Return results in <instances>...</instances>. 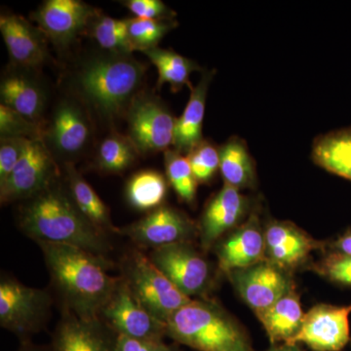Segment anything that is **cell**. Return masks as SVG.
<instances>
[{
	"instance_id": "1",
	"label": "cell",
	"mask_w": 351,
	"mask_h": 351,
	"mask_svg": "<svg viewBox=\"0 0 351 351\" xmlns=\"http://www.w3.org/2000/svg\"><path fill=\"white\" fill-rule=\"evenodd\" d=\"M36 243L43 251L64 311L82 319L99 318L119 280V277L108 274L110 261L71 245Z\"/></svg>"
},
{
	"instance_id": "2",
	"label": "cell",
	"mask_w": 351,
	"mask_h": 351,
	"mask_svg": "<svg viewBox=\"0 0 351 351\" xmlns=\"http://www.w3.org/2000/svg\"><path fill=\"white\" fill-rule=\"evenodd\" d=\"M21 230L36 242L66 244L106 257L108 237L76 206L68 184L58 179L25 200L18 215Z\"/></svg>"
},
{
	"instance_id": "3",
	"label": "cell",
	"mask_w": 351,
	"mask_h": 351,
	"mask_svg": "<svg viewBox=\"0 0 351 351\" xmlns=\"http://www.w3.org/2000/svg\"><path fill=\"white\" fill-rule=\"evenodd\" d=\"M145 75L129 54L110 53L89 60L77 75L83 99L101 117L112 119L130 106Z\"/></svg>"
},
{
	"instance_id": "4",
	"label": "cell",
	"mask_w": 351,
	"mask_h": 351,
	"mask_svg": "<svg viewBox=\"0 0 351 351\" xmlns=\"http://www.w3.org/2000/svg\"><path fill=\"white\" fill-rule=\"evenodd\" d=\"M167 336L198 351H253L242 328L218 304L191 300L167 320Z\"/></svg>"
},
{
	"instance_id": "5",
	"label": "cell",
	"mask_w": 351,
	"mask_h": 351,
	"mask_svg": "<svg viewBox=\"0 0 351 351\" xmlns=\"http://www.w3.org/2000/svg\"><path fill=\"white\" fill-rule=\"evenodd\" d=\"M120 272L138 301L163 322H167L178 309L193 300L157 269L149 255L138 249L124 255L120 262Z\"/></svg>"
},
{
	"instance_id": "6",
	"label": "cell",
	"mask_w": 351,
	"mask_h": 351,
	"mask_svg": "<svg viewBox=\"0 0 351 351\" xmlns=\"http://www.w3.org/2000/svg\"><path fill=\"white\" fill-rule=\"evenodd\" d=\"M52 304L47 291L29 287L13 277H1L0 325L23 341L43 329Z\"/></svg>"
},
{
	"instance_id": "7",
	"label": "cell",
	"mask_w": 351,
	"mask_h": 351,
	"mask_svg": "<svg viewBox=\"0 0 351 351\" xmlns=\"http://www.w3.org/2000/svg\"><path fill=\"white\" fill-rule=\"evenodd\" d=\"M99 319L115 334L130 338L163 341L167 336L166 323L138 301L121 276L101 309Z\"/></svg>"
},
{
	"instance_id": "8",
	"label": "cell",
	"mask_w": 351,
	"mask_h": 351,
	"mask_svg": "<svg viewBox=\"0 0 351 351\" xmlns=\"http://www.w3.org/2000/svg\"><path fill=\"white\" fill-rule=\"evenodd\" d=\"M149 258L157 269L188 297L206 294L211 285V269L191 242H180L152 250Z\"/></svg>"
},
{
	"instance_id": "9",
	"label": "cell",
	"mask_w": 351,
	"mask_h": 351,
	"mask_svg": "<svg viewBox=\"0 0 351 351\" xmlns=\"http://www.w3.org/2000/svg\"><path fill=\"white\" fill-rule=\"evenodd\" d=\"M176 119L156 97L136 96L128 108V134L142 154L166 152L174 141Z\"/></svg>"
},
{
	"instance_id": "10",
	"label": "cell",
	"mask_w": 351,
	"mask_h": 351,
	"mask_svg": "<svg viewBox=\"0 0 351 351\" xmlns=\"http://www.w3.org/2000/svg\"><path fill=\"white\" fill-rule=\"evenodd\" d=\"M60 179L52 154L41 138L29 140L24 156L3 184H0L2 204L25 201Z\"/></svg>"
},
{
	"instance_id": "11",
	"label": "cell",
	"mask_w": 351,
	"mask_h": 351,
	"mask_svg": "<svg viewBox=\"0 0 351 351\" xmlns=\"http://www.w3.org/2000/svg\"><path fill=\"white\" fill-rule=\"evenodd\" d=\"M117 234L129 237L142 248H159L166 245L191 242L198 226L184 212L162 205L131 225L117 228Z\"/></svg>"
},
{
	"instance_id": "12",
	"label": "cell",
	"mask_w": 351,
	"mask_h": 351,
	"mask_svg": "<svg viewBox=\"0 0 351 351\" xmlns=\"http://www.w3.org/2000/svg\"><path fill=\"white\" fill-rule=\"evenodd\" d=\"M244 302L255 311H262L295 290L288 271L269 261L228 274Z\"/></svg>"
},
{
	"instance_id": "13",
	"label": "cell",
	"mask_w": 351,
	"mask_h": 351,
	"mask_svg": "<svg viewBox=\"0 0 351 351\" xmlns=\"http://www.w3.org/2000/svg\"><path fill=\"white\" fill-rule=\"evenodd\" d=\"M351 304H318L304 314L301 331L286 345L302 343L315 351H339L350 339Z\"/></svg>"
},
{
	"instance_id": "14",
	"label": "cell",
	"mask_w": 351,
	"mask_h": 351,
	"mask_svg": "<svg viewBox=\"0 0 351 351\" xmlns=\"http://www.w3.org/2000/svg\"><path fill=\"white\" fill-rule=\"evenodd\" d=\"M250 201L239 189L223 184L209 201L203 211L198 233L201 246L209 250L225 233L233 230L246 216Z\"/></svg>"
},
{
	"instance_id": "15",
	"label": "cell",
	"mask_w": 351,
	"mask_h": 351,
	"mask_svg": "<svg viewBox=\"0 0 351 351\" xmlns=\"http://www.w3.org/2000/svg\"><path fill=\"white\" fill-rule=\"evenodd\" d=\"M216 254L219 269L226 274L265 260V230L257 211H252L246 221L219 242Z\"/></svg>"
},
{
	"instance_id": "16",
	"label": "cell",
	"mask_w": 351,
	"mask_h": 351,
	"mask_svg": "<svg viewBox=\"0 0 351 351\" xmlns=\"http://www.w3.org/2000/svg\"><path fill=\"white\" fill-rule=\"evenodd\" d=\"M265 260L286 271L297 269L306 262L311 252L325 248L290 221H271L265 230Z\"/></svg>"
},
{
	"instance_id": "17",
	"label": "cell",
	"mask_w": 351,
	"mask_h": 351,
	"mask_svg": "<svg viewBox=\"0 0 351 351\" xmlns=\"http://www.w3.org/2000/svg\"><path fill=\"white\" fill-rule=\"evenodd\" d=\"M117 335L99 318L82 319L63 311L50 351H115Z\"/></svg>"
},
{
	"instance_id": "18",
	"label": "cell",
	"mask_w": 351,
	"mask_h": 351,
	"mask_svg": "<svg viewBox=\"0 0 351 351\" xmlns=\"http://www.w3.org/2000/svg\"><path fill=\"white\" fill-rule=\"evenodd\" d=\"M94 9L80 0H48L34 14L39 29L54 43L66 45L93 17Z\"/></svg>"
},
{
	"instance_id": "19",
	"label": "cell",
	"mask_w": 351,
	"mask_h": 351,
	"mask_svg": "<svg viewBox=\"0 0 351 351\" xmlns=\"http://www.w3.org/2000/svg\"><path fill=\"white\" fill-rule=\"evenodd\" d=\"M0 31L11 59L23 66H36L47 57L45 34L18 15H2Z\"/></svg>"
},
{
	"instance_id": "20",
	"label": "cell",
	"mask_w": 351,
	"mask_h": 351,
	"mask_svg": "<svg viewBox=\"0 0 351 351\" xmlns=\"http://www.w3.org/2000/svg\"><path fill=\"white\" fill-rule=\"evenodd\" d=\"M90 132L89 122L82 108L71 101H64L55 110L47 138L55 151L71 157L85 149Z\"/></svg>"
},
{
	"instance_id": "21",
	"label": "cell",
	"mask_w": 351,
	"mask_h": 351,
	"mask_svg": "<svg viewBox=\"0 0 351 351\" xmlns=\"http://www.w3.org/2000/svg\"><path fill=\"white\" fill-rule=\"evenodd\" d=\"M215 71H206L201 76L199 82L191 90L188 105L179 119H176L174 141L175 151L189 154L203 141V120L208 89L213 80Z\"/></svg>"
},
{
	"instance_id": "22",
	"label": "cell",
	"mask_w": 351,
	"mask_h": 351,
	"mask_svg": "<svg viewBox=\"0 0 351 351\" xmlns=\"http://www.w3.org/2000/svg\"><path fill=\"white\" fill-rule=\"evenodd\" d=\"M304 314L300 297L294 290L256 315L272 343H289L301 331Z\"/></svg>"
},
{
	"instance_id": "23",
	"label": "cell",
	"mask_w": 351,
	"mask_h": 351,
	"mask_svg": "<svg viewBox=\"0 0 351 351\" xmlns=\"http://www.w3.org/2000/svg\"><path fill=\"white\" fill-rule=\"evenodd\" d=\"M64 171L69 193L73 196L76 206L86 217L88 221L105 237H108L110 233H117V228L112 225L107 205L75 169V165L71 162H66Z\"/></svg>"
},
{
	"instance_id": "24",
	"label": "cell",
	"mask_w": 351,
	"mask_h": 351,
	"mask_svg": "<svg viewBox=\"0 0 351 351\" xmlns=\"http://www.w3.org/2000/svg\"><path fill=\"white\" fill-rule=\"evenodd\" d=\"M311 157L316 165L351 181V127L316 138Z\"/></svg>"
},
{
	"instance_id": "25",
	"label": "cell",
	"mask_w": 351,
	"mask_h": 351,
	"mask_svg": "<svg viewBox=\"0 0 351 351\" xmlns=\"http://www.w3.org/2000/svg\"><path fill=\"white\" fill-rule=\"evenodd\" d=\"M219 149V171L225 184L237 189L254 188L257 174L246 143L232 137Z\"/></svg>"
},
{
	"instance_id": "26",
	"label": "cell",
	"mask_w": 351,
	"mask_h": 351,
	"mask_svg": "<svg viewBox=\"0 0 351 351\" xmlns=\"http://www.w3.org/2000/svg\"><path fill=\"white\" fill-rule=\"evenodd\" d=\"M1 105L12 108L38 123L44 108V95L38 83L24 75L6 76L0 86Z\"/></svg>"
},
{
	"instance_id": "27",
	"label": "cell",
	"mask_w": 351,
	"mask_h": 351,
	"mask_svg": "<svg viewBox=\"0 0 351 351\" xmlns=\"http://www.w3.org/2000/svg\"><path fill=\"white\" fill-rule=\"evenodd\" d=\"M144 53L158 71L157 86L161 87L168 83L173 92L180 91L184 86L193 89L189 75L193 71L200 69L195 62L178 54L174 51L158 47L152 48Z\"/></svg>"
},
{
	"instance_id": "28",
	"label": "cell",
	"mask_w": 351,
	"mask_h": 351,
	"mask_svg": "<svg viewBox=\"0 0 351 351\" xmlns=\"http://www.w3.org/2000/svg\"><path fill=\"white\" fill-rule=\"evenodd\" d=\"M166 195L167 182L164 176L156 171H142L127 182V200L138 211L152 212L162 206Z\"/></svg>"
},
{
	"instance_id": "29",
	"label": "cell",
	"mask_w": 351,
	"mask_h": 351,
	"mask_svg": "<svg viewBox=\"0 0 351 351\" xmlns=\"http://www.w3.org/2000/svg\"><path fill=\"white\" fill-rule=\"evenodd\" d=\"M166 176L176 193L184 202H195L198 182L195 179L188 157L175 149L164 154Z\"/></svg>"
},
{
	"instance_id": "30",
	"label": "cell",
	"mask_w": 351,
	"mask_h": 351,
	"mask_svg": "<svg viewBox=\"0 0 351 351\" xmlns=\"http://www.w3.org/2000/svg\"><path fill=\"white\" fill-rule=\"evenodd\" d=\"M137 152L130 138L119 135L108 136L99 147L97 163L105 172H123L136 160Z\"/></svg>"
},
{
	"instance_id": "31",
	"label": "cell",
	"mask_w": 351,
	"mask_h": 351,
	"mask_svg": "<svg viewBox=\"0 0 351 351\" xmlns=\"http://www.w3.org/2000/svg\"><path fill=\"white\" fill-rule=\"evenodd\" d=\"M177 25L174 20L128 19V38L132 50L145 51L157 44Z\"/></svg>"
},
{
	"instance_id": "32",
	"label": "cell",
	"mask_w": 351,
	"mask_h": 351,
	"mask_svg": "<svg viewBox=\"0 0 351 351\" xmlns=\"http://www.w3.org/2000/svg\"><path fill=\"white\" fill-rule=\"evenodd\" d=\"M92 36L101 48L110 53L129 54L133 51L128 38V19L117 20L106 16L99 18L93 25Z\"/></svg>"
},
{
	"instance_id": "33",
	"label": "cell",
	"mask_w": 351,
	"mask_h": 351,
	"mask_svg": "<svg viewBox=\"0 0 351 351\" xmlns=\"http://www.w3.org/2000/svg\"><path fill=\"white\" fill-rule=\"evenodd\" d=\"M186 157L198 184L209 182L219 170V149L207 141L200 143Z\"/></svg>"
},
{
	"instance_id": "34",
	"label": "cell",
	"mask_w": 351,
	"mask_h": 351,
	"mask_svg": "<svg viewBox=\"0 0 351 351\" xmlns=\"http://www.w3.org/2000/svg\"><path fill=\"white\" fill-rule=\"evenodd\" d=\"M0 134L1 137L40 138L38 123L27 119L12 108L0 105Z\"/></svg>"
},
{
	"instance_id": "35",
	"label": "cell",
	"mask_w": 351,
	"mask_h": 351,
	"mask_svg": "<svg viewBox=\"0 0 351 351\" xmlns=\"http://www.w3.org/2000/svg\"><path fill=\"white\" fill-rule=\"evenodd\" d=\"M314 270L332 282L351 286V256L330 252L314 265Z\"/></svg>"
},
{
	"instance_id": "36",
	"label": "cell",
	"mask_w": 351,
	"mask_h": 351,
	"mask_svg": "<svg viewBox=\"0 0 351 351\" xmlns=\"http://www.w3.org/2000/svg\"><path fill=\"white\" fill-rule=\"evenodd\" d=\"M29 140L24 138L1 137L0 140V184L16 167L20 159L24 156Z\"/></svg>"
},
{
	"instance_id": "37",
	"label": "cell",
	"mask_w": 351,
	"mask_h": 351,
	"mask_svg": "<svg viewBox=\"0 0 351 351\" xmlns=\"http://www.w3.org/2000/svg\"><path fill=\"white\" fill-rule=\"evenodd\" d=\"M124 5L136 18L145 20H173L174 11L160 0H129Z\"/></svg>"
},
{
	"instance_id": "38",
	"label": "cell",
	"mask_w": 351,
	"mask_h": 351,
	"mask_svg": "<svg viewBox=\"0 0 351 351\" xmlns=\"http://www.w3.org/2000/svg\"><path fill=\"white\" fill-rule=\"evenodd\" d=\"M115 351H178V348L163 341L134 339L117 335Z\"/></svg>"
},
{
	"instance_id": "39",
	"label": "cell",
	"mask_w": 351,
	"mask_h": 351,
	"mask_svg": "<svg viewBox=\"0 0 351 351\" xmlns=\"http://www.w3.org/2000/svg\"><path fill=\"white\" fill-rule=\"evenodd\" d=\"M330 251L351 256V230L343 233L329 246Z\"/></svg>"
},
{
	"instance_id": "40",
	"label": "cell",
	"mask_w": 351,
	"mask_h": 351,
	"mask_svg": "<svg viewBox=\"0 0 351 351\" xmlns=\"http://www.w3.org/2000/svg\"><path fill=\"white\" fill-rule=\"evenodd\" d=\"M18 351H50V350H43V348H39V346L32 345L29 341H25L24 343H23L22 346H21L19 350Z\"/></svg>"
},
{
	"instance_id": "41",
	"label": "cell",
	"mask_w": 351,
	"mask_h": 351,
	"mask_svg": "<svg viewBox=\"0 0 351 351\" xmlns=\"http://www.w3.org/2000/svg\"><path fill=\"white\" fill-rule=\"evenodd\" d=\"M269 351H304L302 350H300L299 348H298L297 346H291V345H285V346H277V348H271V350H269Z\"/></svg>"
}]
</instances>
